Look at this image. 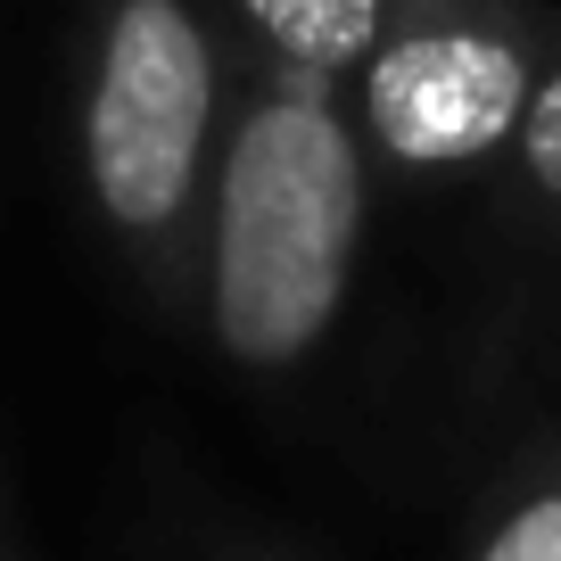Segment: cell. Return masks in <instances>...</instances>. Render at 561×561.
<instances>
[{
    "label": "cell",
    "mask_w": 561,
    "mask_h": 561,
    "mask_svg": "<svg viewBox=\"0 0 561 561\" xmlns=\"http://www.w3.org/2000/svg\"><path fill=\"white\" fill-rule=\"evenodd\" d=\"M371 231V140L347 75L256 50L231 91L198 231V314L240 371H298L331 339Z\"/></svg>",
    "instance_id": "cell-1"
},
{
    "label": "cell",
    "mask_w": 561,
    "mask_h": 561,
    "mask_svg": "<svg viewBox=\"0 0 561 561\" xmlns=\"http://www.w3.org/2000/svg\"><path fill=\"white\" fill-rule=\"evenodd\" d=\"M471 561H561V430H545L471 528Z\"/></svg>",
    "instance_id": "cell-4"
},
{
    "label": "cell",
    "mask_w": 561,
    "mask_h": 561,
    "mask_svg": "<svg viewBox=\"0 0 561 561\" xmlns=\"http://www.w3.org/2000/svg\"><path fill=\"white\" fill-rule=\"evenodd\" d=\"M561 50V0H380L347 91L371 165L413 191L504 165Z\"/></svg>",
    "instance_id": "cell-3"
},
{
    "label": "cell",
    "mask_w": 561,
    "mask_h": 561,
    "mask_svg": "<svg viewBox=\"0 0 561 561\" xmlns=\"http://www.w3.org/2000/svg\"><path fill=\"white\" fill-rule=\"evenodd\" d=\"M504 224L520 240H561V50L504 149Z\"/></svg>",
    "instance_id": "cell-6"
},
{
    "label": "cell",
    "mask_w": 561,
    "mask_h": 561,
    "mask_svg": "<svg viewBox=\"0 0 561 561\" xmlns=\"http://www.w3.org/2000/svg\"><path fill=\"white\" fill-rule=\"evenodd\" d=\"M231 50L207 0H100L83 58V191L158 298H198V231L231 124Z\"/></svg>",
    "instance_id": "cell-2"
},
{
    "label": "cell",
    "mask_w": 561,
    "mask_h": 561,
    "mask_svg": "<svg viewBox=\"0 0 561 561\" xmlns=\"http://www.w3.org/2000/svg\"><path fill=\"white\" fill-rule=\"evenodd\" d=\"M231 18H240V34L256 42V50H273V58H306V67L355 75L380 0H231Z\"/></svg>",
    "instance_id": "cell-5"
},
{
    "label": "cell",
    "mask_w": 561,
    "mask_h": 561,
    "mask_svg": "<svg viewBox=\"0 0 561 561\" xmlns=\"http://www.w3.org/2000/svg\"><path fill=\"white\" fill-rule=\"evenodd\" d=\"M248 561H280V553H248Z\"/></svg>",
    "instance_id": "cell-7"
}]
</instances>
